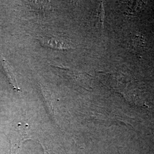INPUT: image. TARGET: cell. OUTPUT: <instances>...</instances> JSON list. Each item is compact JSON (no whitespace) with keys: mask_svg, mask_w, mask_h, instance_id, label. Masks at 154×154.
Segmentation results:
<instances>
[{"mask_svg":"<svg viewBox=\"0 0 154 154\" xmlns=\"http://www.w3.org/2000/svg\"><path fill=\"white\" fill-rule=\"evenodd\" d=\"M39 40L45 46L55 49L66 50L72 48L70 41L61 36L47 35L39 38Z\"/></svg>","mask_w":154,"mask_h":154,"instance_id":"cell-1","label":"cell"},{"mask_svg":"<svg viewBox=\"0 0 154 154\" xmlns=\"http://www.w3.org/2000/svg\"><path fill=\"white\" fill-rule=\"evenodd\" d=\"M0 60L4 67V69L5 72L6 74L7 75L8 79H9V81L11 84L13 88L17 91H20V89L18 87V85L16 78L15 72H14L13 67L11 66V65L9 63L8 61L6 60L3 54H2L1 53H0Z\"/></svg>","mask_w":154,"mask_h":154,"instance_id":"cell-2","label":"cell"},{"mask_svg":"<svg viewBox=\"0 0 154 154\" xmlns=\"http://www.w3.org/2000/svg\"><path fill=\"white\" fill-rule=\"evenodd\" d=\"M48 1H28V4L31 8L39 13H45L49 11L50 6Z\"/></svg>","mask_w":154,"mask_h":154,"instance_id":"cell-3","label":"cell"}]
</instances>
